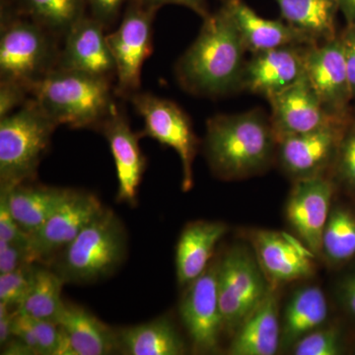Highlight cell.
Returning a JSON list of instances; mask_svg holds the SVG:
<instances>
[{
	"instance_id": "cell-1",
	"label": "cell",
	"mask_w": 355,
	"mask_h": 355,
	"mask_svg": "<svg viewBox=\"0 0 355 355\" xmlns=\"http://www.w3.org/2000/svg\"><path fill=\"white\" fill-rule=\"evenodd\" d=\"M247 49L223 6L203 18L202 29L176 65L178 81L191 94L219 97L240 89Z\"/></svg>"
},
{
	"instance_id": "cell-2",
	"label": "cell",
	"mask_w": 355,
	"mask_h": 355,
	"mask_svg": "<svg viewBox=\"0 0 355 355\" xmlns=\"http://www.w3.org/2000/svg\"><path fill=\"white\" fill-rule=\"evenodd\" d=\"M205 154L219 179H244L265 170L277 149L270 120L259 110L217 114L207 123Z\"/></svg>"
},
{
	"instance_id": "cell-3",
	"label": "cell",
	"mask_w": 355,
	"mask_h": 355,
	"mask_svg": "<svg viewBox=\"0 0 355 355\" xmlns=\"http://www.w3.org/2000/svg\"><path fill=\"white\" fill-rule=\"evenodd\" d=\"M111 79L55 69L31 90L32 99L58 125L100 128L116 108Z\"/></svg>"
},
{
	"instance_id": "cell-4",
	"label": "cell",
	"mask_w": 355,
	"mask_h": 355,
	"mask_svg": "<svg viewBox=\"0 0 355 355\" xmlns=\"http://www.w3.org/2000/svg\"><path fill=\"white\" fill-rule=\"evenodd\" d=\"M58 37L31 18L2 1L0 77L32 90L57 69L60 51Z\"/></svg>"
},
{
	"instance_id": "cell-5",
	"label": "cell",
	"mask_w": 355,
	"mask_h": 355,
	"mask_svg": "<svg viewBox=\"0 0 355 355\" xmlns=\"http://www.w3.org/2000/svg\"><path fill=\"white\" fill-rule=\"evenodd\" d=\"M127 233L112 210L104 209L60 252L57 273L64 282L91 284L105 279L121 265L127 253Z\"/></svg>"
},
{
	"instance_id": "cell-6",
	"label": "cell",
	"mask_w": 355,
	"mask_h": 355,
	"mask_svg": "<svg viewBox=\"0 0 355 355\" xmlns=\"http://www.w3.org/2000/svg\"><path fill=\"white\" fill-rule=\"evenodd\" d=\"M57 127L32 97L0 119V188H12L35 177Z\"/></svg>"
},
{
	"instance_id": "cell-7",
	"label": "cell",
	"mask_w": 355,
	"mask_h": 355,
	"mask_svg": "<svg viewBox=\"0 0 355 355\" xmlns=\"http://www.w3.org/2000/svg\"><path fill=\"white\" fill-rule=\"evenodd\" d=\"M159 9L130 0L120 26L107 35L114 62V93L130 98L139 92L142 67L153 53V21Z\"/></svg>"
},
{
	"instance_id": "cell-8",
	"label": "cell",
	"mask_w": 355,
	"mask_h": 355,
	"mask_svg": "<svg viewBox=\"0 0 355 355\" xmlns=\"http://www.w3.org/2000/svg\"><path fill=\"white\" fill-rule=\"evenodd\" d=\"M254 257L244 248L236 247L219 260L217 287L224 331L234 334L270 291V284Z\"/></svg>"
},
{
	"instance_id": "cell-9",
	"label": "cell",
	"mask_w": 355,
	"mask_h": 355,
	"mask_svg": "<svg viewBox=\"0 0 355 355\" xmlns=\"http://www.w3.org/2000/svg\"><path fill=\"white\" fill-rule=\"evenodd\" d=\"M128 100L144 119L141 137H150L176 151L183 168L182 188L184 191H190L193 184L198 140L188 114L176 103L151 93L139 91Z\"/></svg>"
},
{
	"instance_id": "cell-10",
	"label": "cell",
	"mask_w": 355,
	"mask_h": 355,
	"mask_svg": "<svg viewBox=\"0 0 355 355\" xmlns=\"http://www.w3.org/2000/svg\"><path fill=\"white\" fill-rule=\"evenodd\" d=\"M218 263H210L202 275L187 286L180 305L182 322L193 349L200 354L216 352L224 331L217 287Z\"/></svg>"
},
{
	"instance_id": "cell-11",
	"label": "cell",
	"mask_w": 355,
	"mask_h": 355,
	"mask_svg": "<svg viewBox=\"0 0 355 355\" xmlns=\"http://www.w3.org/2000/svg\"><path fill=\"white\" fill-rule=\"evenodd\" d=\"M349 121H335L318 130L277 141L280 165L296 180L322 176L336 162Z\"/></svg>"
},
{
	"instance_id": "cell-12",
	"label": "cell",
	"mask_w": 355,
	"mask_h": 355,
	"mask_svg": "<svg viewBox=\"0 0 355 355\" xmlns=\"http://www.w3.org/2000/svg\"><path fill=\"white\" fill-rule=\"evenodd\" d=\"M103 209L92 193L72 191L43 225L28 234V251L32 263L60 253L80 234Z\"/></svg>"
},
{
	"instance_id": "cell-13",
	"label": "cell",
	"mask_w": 355,
	"mask_h": 355,
	"mask_svg": "<svg viewBox=\"0 0 355 355\" xmlns=\"http://www.w3.org/2000/svg\"><path fill=\"white\" fill-rule=\"evenodd\" d=\"M254 257L270 288L309 277L315 272L316 254L299 238L279 231H251Z\"/></svg>"
},
{
	"instance_id": "cell-14",
	"label": "cell",
	"mask_w": 355,
	"mask_h": 355,
	"mask_svg": "<svg viewBox=\"0 0 355 355\" xmlns=\"http://www.w3.org/2000/svg\"><path fill=\"white\" fill-rule=\"evenodd\" d=\"M305 73L327 112L336 118L349 119L352 98L340 35L308 46Z\"/></svg>"
},
{
	"instance_id": "cell-15",
	"label": "cell",
	"mask_w": 355,
	"mask_h": 355,
	"mask_svg": "<svg viewBox=\"0 0 355 355\" xmlns=\"http://www.w3.org/2000/svg\"><path fill=\"white\" fill-rule=\"evenodd\" d=\"M334 184L322 176L296 180L286 207L287 220L299 239L316 256L331 212Z\"/></svg>"
},
{
	"instance_id": "cell-16",
	"label": "cell",
	"mask_w": 355,
	"mask_h": 355,
	"mask_svg": "<svg viewBox=\"0 0 355 355\" xmlns=\"http://www.w3.org/2000/svg\"><path fill=\"white\" fill-rule=\"evenodd\" d=\"M272 109L270 123L277 141L284 137L312 132L335 121L336 118L324 109L306 74L297 83L268 98Z\"/></svg>"
},
{
	"instance_id": "cell-17",
	"label": "cell",
	"mask_w": 355,
	"mask_h": 355,
	"mask_svg": "<svg viewBox=\"0 0 355 355\" xmlns=\"http://www.w3.org/2000/svg\"><path fill=\"white\" fill-rule=\"evenodd\" d=\"M309 46H286L253 53L245 64L240 89L266 99L282 92L305 76L306 51Z\"/></svg>"
},
{
	"instance_id": "cell-18",
	"label": "cell",
	"mask_w": 355,
	"mask_h": 355,
	"mask_svg": "<svg viewBox=\"0 0 355 355\" xmlns=\"http://www.w3.org/2000/svg\"><path fill=\"white\" fill-rule=\"evenodd\" d=\"M104 27L91 16H84L65 35L58 69L76 70L91 76L113 79L116 62Z\"/></svg>"
},
{
	"instance_id": "cell-19",
	"label": "cell",
	"mask_w": 355,
	"mask_h": 355,
	"mask_svg": "<svg viewBox=\"0 0 355 355\" xmlns=\"http://www.w3.org/2000/svg\"><path fill=\"white\" fill-rule=\"evenodd\" d=\"M116 164L119 202L137 205V193L146 171V159L139 146L140 133L130 128L127 116L116 107L102 123Z\"/></svg>"
},
{
	"instance_id": "cell-20",
	"label": "cell",
	"mask_w": 355,
	"mask_h": 355,
	"mask_svg": "<svg viewBox=\"0 0 355 355\" xmlns=\"http://www.w3.org/2000/svg\"><path fill=\"white\" fill-rule=\"evenodd\" d=\"M223 6L234 20L247 51L252 53L282 46L319 44L286 21L261 17L243 0H223Z\"/></svg>"
},
{
	"instance_id": "cell-21",
	"label": "cell",
	"mask_w": 355,
	"mask_h": 355,
	"mask_svg": "<svg viewBox=\"0 0 355 355\" xmlns=\"http://www.w3.org/2000/svg\"><path fill=\"white\" fill-rule=\"evenodd\" d=\"M60 355H106L119 350L118 333L83 307L64 302L58 320Z\"/></svg>"
},
{
	"instance_id": "cell-22",
	"label": "cell",
	"mask_w": 355,
	"mask_h": 355,
	"mask_svg": "<svg viewBox=\"0 0 355 355\" xmlns=\"http://www.w3.org/2000/svg\"><path fill=\"white\" fill-rule=\"evenodd\" d=\"M282 345L279 301L270 288L260 304L246 317L233 334L228 354L273 355Z\"/></svg>"
},
{
	"instance_id": "cell-23",
	"label": "cell",
	"mask_w": 355,
	"mask_h": 355,
	"mask_svg": "<svg viewBox=\"0 0 355 355\" xmlns=\"http://www.w3.org/2000/svg\"><path fill=\"white\" fill-rule=\"evenodd\" d=\"M227 230V225L222 222L202 220L191 222L184 227L176 250L180 286H188L209 268L216 245Z\"/></svg>"
},
{
	"instance_id": "cell-24",
	"label": "cell",
	"mask_w": 355,
	"mask_h": 355,
	"mask_svg": "<svg viewBox=\"0 0 355 355\" xmlns=\"http://www.w3.org/2000/svg\"><path fill=\"white\" fill-rule=\"evenodd\" d=\"M1 191L6 195L11 216L27 234L38 230L71 193L69 189L23 184Z\"/></svg>"
},
{
	"instance_id": "cell-25",
	"label": "cell",
	"mask_w": 355,
	"mask_h": 355,
	"mask_svg": "<svg viewBox=\"0 0 355 355\" xmlns=\"http://www.w3.org/2000/svg\"><path fill=\"white\" fill-rule=\"evenodd\" d=\"M119 350L130 355H181L186 345L169 318L161 317L118 333Z\"/></svg>"
},
{
	"instance_id": "cell-26",
	"label": "cell",
	"mask_w": 355,
	"mask_h": 355,
	"mask_svg": "<svg viewBox=\"0 0 355 355\" xmlns=\"http://www.w3.org/2000/svg\"><path fill=\"white\" fill-rule=\"evenodd\" d=\"M328 316V301L320 287L306 286L296 291L284 311L282 347H293L303 336L321 328Z\"/></svg>"
},
{
	"instance_id": "cell-27",
	"label": "cell",
	"mask_w": 355,
	"mask_h": 355,
	"mask_svg": "<svg viewBox=\"0 0 355 355\" xmlns=\"http://www.w3.org/2000/svg\"><path fill=\"white\" fill-rule=\"evenodd\" d=\"M282 20L316 43L336 38L338 0H275Z\"/></svg>"
},
{
	"instance_id": "cell-28",
	"label": "cell",
	"mask_w": 355,
	"mask_h": 355,
	"mask_svg": "<svg viewBox=\"0 0 355 355\" xmlns=\"http://www.w3.org/2000/svg\"><path fill=\"white\" fill-rule=\"evenodd\" d=\"M64 284L58 273L35 266L31 286L16 311L33 319L58 324L64 306L62 299Z\"/></svg>"
},
{
	"instance_id": "cell-29",
	"label": "cell",
	"mask_w": 355,
	"mask_h": 355,
	"mask_svg": "<svg viewBox=\"0 0 355 355\" xmlns=\"http://www.w3.org/2000/svg\"><path fill=\"white\" fill-rule=\"evenodd\" d=\"M17 11L57 37H65L86 15L87 0H16Z\"/></svg>"
},
{
	"instance_id": "cell-30",
	"label": "cell",
	"mask_w": 355,
	"mask_h": 355,
	"mask_svg": "<svg viewBox=\"0 0 355 355\" xmlns=\"http://www.w3.org/2000/svg\"><path fill=\"white\" fill-rule=\"evenodd\" d=\"M330 263H347L355 257V216L350 210H331L324 230L322 251Z\"/></svg>"
},
{
	"instance_id": "cell-31",
	"label": "cell",
	"mask_w": 355,
	"mask_h": 355,
	"mask_svg": "<svg viewBox=\"0 0 355 355\" xmlns=\"http://www.w3.org/2000/svg\"><path fill=\"white\" fill-rule=\"evenodd\" d=\"M34 263H26L13 272L0 275V302L15 310L31 286Z\"/></svg>"
},
{
	"instance_id": "cell-32",
	"label": "cell",
	"mask_w": 355,
	"mask_h": 355,
	"mask_svg": "<svg viewBox=\"0 0 355 355\" xmlns=\"http://www.w3.org/2000/svg\"><path fill=\"white\" fill-rule=\"evenodd\" d=\"M292 349L296 355H338L342 352L340 333L336 328L318 329L300 338Z\"/></svg>"
},
{
	"instance_id": "cell-33",
	"label": "cell",
	"mask_w": 355,
	"mask_h": 355,
	"mask_svg": "<svg viewBox=\"0 0 355 355\" xmlns=\"http://www.w3.org/2000/svg\"><path fill=\"white\" fill-rule=\"evenodd\" d=\"M335 164L340 180L355 189V120L347 128Z\"/></svg>"
},
{
	"instance_id": "cell-34",
	"label": "cell",
	"mask_w": 355,
	"mask_h": 355,
	"mask_svg": "<svg viewBox=\"0 0 355 355\" xmlns=\"http://www.w3.org/2000/svg\"><path fill=\"white\" fill-rule=\"evenodd\" d=\"M31 91L14 81L0 80V119L12 114L24 106Z\"/></svg>"
},
{
	"instance_id": "cell-35",
	"label": "cell",
	"mask_w": 355,
	"mask_h": 355,
	"mask_svg": "<svg viewBox=\"0 0 355 355\" xmlns=\"http://www.w3.org/2000/svg\"><path fill=\"white\" fill-rule=\"evenodd\" d=\"M128 2L130 0H87L91 17L97 20L106 30L118 21Z\"/></svg>"
},
{
	"instance_id": "cell-36",
	"label": "cell",
	"mask_w": 355,
	"mask_h": 355,
	"mask_svg": "<svg viewBox=\"0 0 355 355\" xmlns=\"http://www.w3.org/2000/svg\"><path fill=\"white\" fill-rule=\"evenodd\" d=\"M0 241L28 246V234L19 227L11 216L6 195L3 191L0 195Z\"/></svg>"
},
{
	"instance_id": "cell-37",
	"label": "cell",
	"mask_w": 355,
	"mask_h": 355,
	"mask_svg": "<svg viewBox=\"0 0 355 355\" xmlns=\"http://www.w3.org/2000/svg\"><path fill=\"white\" fill-rule=\"evenodd\" d=\"M26 263H34L27 245L0 241V275L13 272Z\"/></svg>"
},
{
	"instance_id": "cell-38",
	"label": "cell",
	"mask_w": 355,
	"mask_h": 355,
	"mask_svg": "<svg viewBox=\"0 0 355 355\" xmlns=\"http://www.w3.org/2000/svg\"><path fill=\"white\" fill-rule=\"evenodd\" d=\"M340 36L345 53L350 93L352 100H355V24H347L345 31Z\"/></svg>"
},
{
	"instance_id": "cell-39",
	"label": "cell",
	"mask_w": 355,
	"mask_h": 355,
	"mask_svg": "<svg viewBox=\"0 0 355 355\" xmlns=\"http://www.w3.org/2000/svg\"><path fill=\"white\" fill-rule=\"evenodd\" d=\"M137 1L157 9L168 4L187 7L200 15L202 19L209 14L205 0H137Z\"/></svg>"
},
{
	"instance_id": "cell-40",
	"label": "cell",
	"mask_w": 355,
	"mask_h": 355,
	"mask_svg": "<svg viewBox=\"0 0 355 355\" xmlns=\"http://www.w3.org/2000/svg\"><path fill=\"white\" fill-rule=\"evenodd\" d=\"M4 303L0 302V345L3 347L13 338L14 320L16 310L12 311Z\"/></svg>"
},
{
	"instance_id": "cell-41",
	"label": "cell",
	"mask_w": 355,
	"mask_h": 355,
	"mask_svg": "<svg viewBox=\"0 0 355 355\" xmlns=\"http://www.w3.org/2000/svg\"><path fill=\"white\" fill-rule=\"evenodd\" d=\"M338 296H340L343 307L352 316L355 318V273L349 275L340 284Z\"/></svg>"
},
{
	"instance_id": "cell-42",
	"label": "cell",
	"mask_w": 355,
	"mask_h": 355,
	"mask_svg": "<svg viewBox=\"0 0 355 355\" xmlns=\"http://www.w3.org/2000/svg\"><path fill=\"white\" fill-rule=\"evenodd\" d=\"M338 3L347 24H355V0H338Z\"/></svg>"
}]
</instances>
